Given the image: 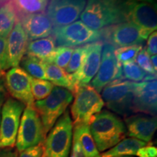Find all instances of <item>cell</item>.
I'll list each match as a JSON object with an SVG mask.
<instances>
[{
	"mask_svg": "<svg viewBox=\"0 0 157 157\" xmlns=\"http://www.w3.org/2000/svg\"><path fill=\"white\" fill-rule=\"evenodd\" d=\"M125 124L128 136L148 143L156 130V117L144 113L130 115L125 119Z\"/></svg>",
	"mask_w": 157,
	"mask_h": 157,
	"instance_id": "obj_17",
	"label": "cell"
},
{
	"mask_svg": "<svg viewBox=\"0 0 157 157\" xmlns=\"http://www.w3.org/2000/svg\"><path fill=\"white\" fill-rule=\"evenodd\" d=\"M49 0H12L18 21L26 15L44 13Z\"/></svg>",
	"mask_w": 157,
	"mask_h": 157,
	"instance_id": "obj_24",
	"label": "cell"
},
{
	"mask_svg": "<svg viewBox=\"0 0 157 157\" xmlns=\"http://www.w3.org/2000/svg\"><path fill=\"white\" fill-rule=\"evenodd\" d=\"M43 153L44 148L42 143L21 151L17 157H43Z\"/></svg>",
	"mask_w": 157,
	"mask_h": 157,
	"instance_id": "obj_35",
	"label": "cell"
},
{
	"mask_svg": "<svg viewBox=\"0 0 157 157\" xmlns=\"http://www.w3.org/2000/svg\"><path fill=\"white\" fill-rule=\"evenodd\" d=\"M44 68L47 79L50 80L51 83L57 87L69 90L74 95L78 86L74 82L71 74H68L63 68L49 63H44Z\"/></svg>",
	"mask_w": 157,
	"mask_h": 157,
	"instance_id": "obj_20",
	"label": "cell"
},
{
	"mask_svg": "<svg viewBox=\"0 0 157 157\" xmlns=\"http://www.w3.org/2000/svg\"><path fill=\"white\" fill-rule=\"evenodd\" d=\"M102 40L115 48L142 45L151 34L131 22H122L101 31Z\"/></svg>",
	"mask_w": 157,
	"mask_h": 157,
	"instance_id": "obj_10",
	"label": "cell"
},
{
	"mask_svg": "<svg viewBox=\"0 0 157 157\" xmlns=\"http://www.w3.org/2000/svg\"><path fill=\"white\" fill-rule=\"evenodd\" d=\"M17 20L16 12L12 2L0 7V35L7 37Z\"/></svg>",
	"mask_w": 157,
	"mask_h": 157,
	"instance_id": "obj_25",
	"label": "cell"
},
{
	"mask_svg": "<svg viewBox=\"0 0 157 157\" xmlns=\"http://www.w3.org/2000/svg\"><path fill=\"white\" fill-rule=\"evenodd\" d=\"M135 82L116 79L102 90L104 103L110 110L123 117L133 113L132 103Z\"/></svg>",
	"mask_w": 157,
	"mask_h": 157,
	"instance_id": "obj_5",
	"label": "cell"
},
{
	"mask_svg": "<svg viewBox=\"0 0 157 157\" xmlns=\"http://www.w3.org/2000/svg\"><path fill=\"white\" fill-rule=\"evenodd\" d=\"M5 94V82L2 78L0 77V99L4 98Z\"/></svg>",
	"mask_w": 157,
	"mask_h": 157,
	"instance_id": "obj_40",
	"label": "cell"
},
{
	"mask_svg": "<svg viewBox=\"0 0 157 157\" xmlns=\"http://www.w3.org/2000/svg\"><path fill=\"white\" fill-rule=\"evenodd\" d=\"M72 142H73V147H72V151L71 154V157H84L82 147L78 141L73 139Z\"/></svg>",
	"mask_w": 157,
	"mask_h": 157,
	"instance_id": "obj_38",
	"label": "cell"
},
{
	"mask_svg": "<svg viewBox=\"0 0 157 157\" xmlns=\"http://www.w3.org/2000/svg\"><path fill=\"white\" fill-rule=\"evenodd\" d=\"M74 124L69 111L58 119L43 143V157H68L73 140Z\"/></svg>",
	"mask_w": 157,
	"mask_h": 157,
	"instance_id": "obj_2",
	"label": "cell"
},
{
	"mask_svg": "<svg viewBox=\"0 0 157 157\" xmlns=\"http://www.w3.org/2000/svg\"><path fill=\"white\" fill-rule=\"evenodd\" d=\"M136 156L138 157H157V148L153 146L147 145L139 149Z\"/></svg>",
	"mask_w": 157,
	"mask_h": 157,
	"instance_id": "obj_37",
	"label": "cell"
},
{
	"mask_svg": "<svg viewBox=\"0 0 157 157\" xmlns=\"http://www.w3.org/2000/svg\"><path fill=\"white\" fill-rule=\"evenodd\" d=\"M73 139L76 140L82 147L84 157H101L91 132L89 124H74Z\"/></svg>",
	"mask_w": 157,
	"mask_h": 157,
	"instance_id": "obj_21",
	"label": "cell"
},
{
	"mask_svg": "<svg viewBox=\"0 0 157 157\" xmlns=\"http://www.w3.org/2000/svg\"><path fill=\"white\" fill-rule=\"evenodd\" d=\"M74 97L71 106L74 124H89L94 116L101 112L105 105L100 93L90 84L78 86Z\"/></svg>",
	"mask_w": 157,
	"mask_h": 157,
	"instance_id": "obj_4",
	"label": "cell"
},
{
	"mask_svg": "<svg viewBox=\"0 0 157 157\" xmlns=\"http://www.w3.org/2000/svg\"><path fill=\"white\" fill-rule=\"evenodd\" d=\"M135 61L137 62L139 67L144 71L147 74L156 76V71L153 67L150 55L147 52L146 48L141 49L139 53L137 54Z\"/></svg>",
	"mask_w": 157,
	"mask_h": 157,
	"instance_id": "obj_32",
	"label": "cell"
},
{
	"mask_svg": "<svg viewBox=\"0 0 157 157\" xmlns=\"http://www.w3.org/2000/svg\"><path fill=\"white\" fill-rule=\"evenodd\" d=\"M121 75L122 78L130 80L132 82H140L144 81L147 74L135 62H129L122 64Z\"/></svg>",
	"mask_w": 157,
	"mask_h": 157,
	"instance_id": "obj_29",
	"label": "cell"
},
{
	"mask_svg": "<svg viewBox=\"0 0 157 157\" xmlns=\"http://www.w3.org/2000/svg\"><path fill=\"white\" fill-rule=\"evenodd\" d=\"M89 128L99 152L113 148L127 135L124 122L119 116L108 110L94 116Z\"/></svg>",
	"mask_w": 157,
	"mask_h": 157,
	"instance_id": "obj_1",
	"label": "cell"
},
{
	"mask_svg": "<svg viewBox=\"0 0 157 157\" xmlns=\"http://www.w3.org/2000/svg\"><path fill=\"white\" fill-rule=\"evenodd\" d=\"M143 48L142 45H132L116 48L114 55L118 63L120 65L129 62H135L137 54Z\"/></svg>",
	"mask_w": 157,
	"mask_h": 157,
	"instance_id": "obj_28",
	"label": "cell"
},
{
	"mask_svg": "<svg viewBox=\"0 0 157 157\" xmlns=\"http://www.w3.org/2000/svg\"><path fill=\"white\" fill-rule=\"evenodd\" d=\"M104 3L121 13L126 19V15L129 5L134 0H101Z\"/></svg>",
	"mask_w": 157,
	"mask_h": 157,
	"instance_id": "obj_34",
	"label": "cell"
},
{
	"mask_svg": "<svg viewBox=\"0 0 157 157\" xmlns=\"http://www.w3.org/2000/svg\"><path fill=\"white\" fill-rule=\"evenodd\" d=\"M25 105L13 98H8L2 105L0 120V149L13 148L15 146L17 131Z\"/></svg>",
	"mask_w": 157,
	"mask_h": 157,
	"instance_id": "obj_8",
	"label": "cell"
},
{
	"mask_svg": "<svg viewBox=\"0 0 157 157\" xmlns=\"http://www.w3.org/2000/svg\"><path fill=\"white\" fill-rule=\"evenodd\" d=\"M79 17L82 23L95 31L126 21L121 13L101 0H87Z\"/></svg>",
	"mask_w": 157,
	"mask_h": 157,
	"instance_id": "obj_9",
	"label": "cell"
},
{
	"mask_svg": "<svg viewBox=\"0 0 157 157\" xmlns=\"http://www.w3.org/2000/svg\"><path fill=\"white\" fill-rule=\"evenodd\" d=\"M117 157H131V156H117Z\"/></svg>",
	"mask_w": 157,
	"mask_h": 157,
	"instance_id": "obj_44",
	"label": "cell"
},
{
	"mask_svg": "<svg viewBox=\"0 0 157 157\" xmlns=\"http://www.w3.org/2000/svg\"><path fill=\"white\" fill-rule=\"evenodd\" d=\"M54 87V84L50 82L31 77V93L34 99L36 101H41L48 97L53 90Z\"/></svg>",
	"mask_w": 157,
	"mask_h": 157,
	"instance_id": "obj_27",
	"label": "cell"
},
{
	"mask_svg": "<svg viewBox=\"0 0 157 157\" xmlns=\"http://www.w3.org/2000/svg\"><path fill=\"white\" fill-rule=\"evenodd\" d=\"M102 48L101 41L86 45L85 54L80 67L75 73L71 74L78 86L88 84L95 77L101 64Z\"/></svg>",
	"mask_w": 157,
	"mask_h": 157,
	"instance_id": "obj_14",
	"label": "cell"
},
{
	"mask_svg": "<svg viewBox=\"0 0 157 157\" xmlns=\"http://www.w3.org/2000/svg\"><path fill=\"white\" fill-rule=\"evenodd\" d=\"M3 101H4V98L0 99V120H1V110H2V105H3Z\"/></svg>",
	"mask_w": 157,
	"mask_h": 157,
	"instance_id": "obj_43",
	"label": "cell"
},
{
	"mask_svg": "<svg viewBox=\"0 0 157 157\" xmlns=\"http://www.w3.org/2000/svg\"><path fill=\"white\" fill-rule=\"evenodd\" d=\"M29 42L22 24L17 21L7 39L9 68L19 66L21 60L26 53Z\"/></svg>",
	"mask_w": 157,
	"mask_h": 157,
	"instance_id": "obj_18",
	"label": "cell"
},
{
	"mask_svg": "<svg viewBox=\"0 0 157 157\" xmlns=\"http://www.w3.org/2000/svg\"><path fill=\"white\" fill-rule=\"evenodd\" d=\"M115 48L108 43H103L102 60L99 69L91 81V86L101 93L107 84L116 79L122 78L121 65L118 63L114 55Z\"/></svg>",
	"mask_w": 157,
	"mask_h": 157,
	"instance_id": "obj_12",
	"label": "cell"
},
{
	"mask_svg": "<svg viewBox=\"0 0 157 157\" xmlns=\"http://www.w3.org/2000/svg\"><path fill=\"white\" fill-rule=\"evenodd\" d=\"M44 127L34 106H25L21 116L15 146L18 151L44 143Z\"/></svg>",
	"mask_w": 157,
	"mask_h": 157,
	"instance_id": "obj_7",
	"label": "cell"
},
{
	"mask_svg": "<svg viewBox=\"0 0 157 157\" xmlns=\"http://www.w3.org/2000/svg\"><path fill=\"white\" fill-rule=\"evenodd\" d=\"M10 2H12V0H0V6Z\"/></svg>",
	"mask_w": 157,
	"mask_h": 157,
	"instance_id": "obj_42",
	"label": "cell"
},
{
	"mask_svg": "<svg viewBox=\"0 0 157 157\" xmlns=\"http://www.w3.org/2000/svg\"><path fill=\"white\" fill-rule=\"evenodd\" d=\"M20 22L22 24L29 42L50 36L54 28L50 18L44 13L26 15Z\"/></svg>",
	"mask_w": 157,
	"mask_h": 157,
	"instance_id": "obj_19",
	"label": "cell"
},
{
	"mask_svg": "<svg viewBox=\"0 0 157 157\" xmlns=\"http://www.w3.org/2000/svg\"><path fill=\"white\" fill-rule=\"evenodd\" d=\"M132 111L156 117V79L135 82Z\"/></svg>",
	"mask_w": 157,
	"mask_h": 157,
	"instance_id": "obj_16",
	"label": "cell"
},
{
	"mask_svg": "<svg viewBox=\"0 0 157 157\" xmlns=\"http://www.w3.org/2000/svg\"><path fill=\"white\" fill-rule=\"evenodd\" d=\"M148 42H147L146 50L149 55L155 56L157 52V34L155 31L149 35L148 37Z\"/></svg>",
	"mask_w": 157,
	"mask_h": 157,
	"instance_id": "obj_36",
	"label": "cell"
},
{
	"mask_svg": "<svg viewBox=\"0 0 157 157\" xmlns=\"http://www.w3.org/2000/svg\"><path fill=\"white\" fill-rule=\"evenodd\" d=\"M73 51L74 49L72 48L58 46L56 48L53 56L49 63H52L62 68H66L70 61Z\"/></svg>",
	"mask_w": 157,
	"mask_h": 157,
	"instance_id": "obj_30",
	"label": "cell"
},
{
	"mask_svg": "<svg viewBox=\"0 0 157 157\" xmlns=\"http://www.w3.org/2000/svg\"><path fill=\"white\" fill-rule=\"evenodd\" d=\"M87 0H49L47 15L53 27H62L77 21Z\"/></svg>",
	"mask_w": 157,
	"mask_h": 157,
	"instance_id": "obj_11",
	"label": "cell"
},
{
	"mask_svg": "<svg viewBox=\"0 0 157 157\" xmlns=\"http://www.w3.org/2000/svg\"><path fill=\"white\" fill-rule=\"evenodd\" d=\"M151 63H152V66L153 67L155 70L156 71L157 69V63H156V55H155V56H151Z\"/></svg>",
	"mask_w": 157,
	"mask_h": 157,
	"instance_id": "obj_41",
	"label": "cell"
},
{
	"mask_svg": "<svg viewBox=\"0 0 157 157\" xmlns=\"http://www.w3.org/2000/svg\"><path fill=\"white\" fill-rule=\"evenodd\" d=\"M31 76L19 66L11 68L5 73V87L13 99L23 103L25 106H34L31 93Z\"/></svg>",
	"mask_w": 157,
	"mask_h": 157,
	"instance_id": "obj_13",
	"label": "cell"
},
{
	"mask_svg": "<svg viewBox=\"0 0 157 157\" xmlns=\"http://www.w3.org/2000/svg\"><path fill=\"white\" fill-rule=\"evenodd\" d=\"M20 64L22 67L21 68H23L31 77L39 79H47L44 63L39 59L26 55L23 57Z\"/></svg>",
	"mask_w": 157,
	"mask_h": 157,
	"instance_id": "obj_26",
	"label": "cell"
},
{
	"mask_svg": "<svg viewBox=\"0 0 157 157\" xmlns=\"http://www.w3.org/2000/svg\"><path fill=\"white\" fill-rule=\"evenodd\" d=\"M73 98L69 90L55 86L48 97L34 102V108L42 121L45 135L65 113Z\"/></svg>",
	"mask_w": 157,
	"mask_h": 157,
	"instance_id": "obj_3",
	"label": "cell"
},
{
	"mask_svg": "<svg viewBox=\"0 0 157 157\" xmlns=\"http://www.w3.org/2000/svg\"><path fill=\"white\" fill-rule=\"evenodd\" d=\"M148 145V143L133 137L124 138L113 148L107 151L103 152L101 157H117L136 156L137 152L142 147Z\"/></svg>",
	"mask_w": 157,
	"mask_h": 157,
	"instance_id": "obj_23",
	"label": "cell"
},
{
	"mask_svg": "<svg viewBox=\"0 0 157 157\" xmlns=\"http://www.w3.org/2000/svg\"><path fill=\"white\" fill-rule=\"evenodd\" d=\"M56 42L52 36L29 42L26 54L44 63H50L56 50Z\"/></svg>",
	"mask_w": 157,
	"mask_h": 157,
	"instance_id": "obj_22",
	"label": "cell"
},
{
	"mask_svg": "<svg viewBox=\"0 0 157 157\" xmlns=\"http://www.w3.org/2000/svg\"><path fill=\"white\" fill-rule=\"evenodd\" d=\"M52 34L58 46L68 48L102 42L101 31L93 30L80 21L62 27H54Z\"/></svg>",
	"mask_w": 157,
	"mask_h": 157,
	"instance_id": "obj_6",
	"label": "cell"
},
{
	"mask_svg": "<svg viewBox=\"0 0 157 157\" xmlns=\"http://www.w3.org/2000/svg\"><path fill=\"white\" fill-rule=\"evenodd\" d=\"M126 21L151 34L156 30V5L148 2L134 0L127 10Z\"/></svg>",
	"mask_w": 157,
	"mask_h": 157,
	"instance_id": "obj_15",
	"label": "cell"
},
{
	"mask_svg": "<svg viewBox=\"0 0 157 157\" xmlns=\"http://www.w3.org/2000/svg\"><path fill=\"white\" fill-rule=\"evenodd\" d=\"M86 51V45L81 47H77V48H74L73 53L71 57L70 61L68 63L66 68V71L68 74H72L75 73L80 67L82 60L84 57Z\"/></svg>",
	"mask_w": 157,
	"mask_h": 157,
	"instance_id": "obj_31",
	"label": "cell"
},
{
	"mask_svg": "<svg viewBox=\"0 0 157 157\" xmlns=\"http://www.w3.org/2000/svg\"><path fill=\"white\" fill-rule=\"evenodd\" d=\"M7 37L0 35V77L3 76L5 71L9 68L7 48Z\"/></svg>",
	"mask_w": 157,
	"mask_h": 157,
	"instance_id": "obj_33",
	"label": "cell"
},
{
	"mask_svg": "<svg viewBox=\"0 0 157 157\" xmlns=\"http://www.w3.org/2000/svg\"><path fill=\"white\" fill-rule=\"evenodd\" d=\"M0 157H17V153L13 148L0 149Z\"/></svg>",
	"mask_w": 157,
	"mask_h": 157,
	"instance_id": "obj_39",
	"label": "cell"
}]
</instances>
